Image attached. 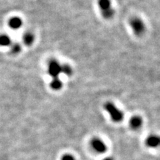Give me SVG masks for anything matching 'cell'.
Listing matches in <instances>:
<instances>
[{
    "label": "cell",
    "mask_w": 160,
    "mask_h": 160,
    "mask_svg": "<svg viewBox=\"0 0 160 160\" xmlns=\"http://www.w3.org/2000/svg\"><path fill=\"white\" fill-rule=\"evenodd\" d=\"M98 6L101 12L112 8L111 0H98Z\"/></svg>",
    "instance_id": "8"
},
{
    "label": "cell",
    "mask_w": 160,
    "mask_h": 160,
    "mask_svg": "<svg viewBox=\"0 0 160 160\" xmlns=\"http://www.w3.org/2000/svg\"><path fill=\"white\" fill-rule=\"evenodd\" d=\"M11 43V39L9 37L6 35H2L0 36V46H8Z\"/></svg>",
    "instance_id": "12"
},
{
    "label": "cell",
    "mask_w": 160,
    "mask_h": 160,
    "mask_svg": "<svg viewBox=\"0 0 160 160\" xmlns=\"http://www.w3.org/2000/svg\"><path fill=\"white\" fill-rule=\"evenodd\" d=\"M103 160H113V159L112 158H106L103 159Z\"/></svg>",
    "instance_id": "16"
},
{
    "label": "cell",
    "mask_w": 160,
    "mask_h": 160,
    "mask_svg": "<svg viewBox=\"0 0 160 160\" xmlns=\"http://www.w3.org/2000/svg\"><path fill=\"white\" fill-rule=\"evenodd\" d=\"M92 148L98 153H104L107 149L106 144L98 138H95L92 140Z\"/></svg>",
    "instance_id": "4"
},
{
    "label": "cell",
    "mask_w": 160,
    "mask_h": 160,
    "mask_svg": "<svg viewBox=\"0 0 160 160\" xmlns=\"http://www.w3.org/2000/svg\"><path fill=\"white\" fill-rule=\"evenodd\" d=\"M50 86L54 90H59L62 88V82L58 78H53Z\"/></svg>",
    "instance_id": "10"
},
{
    "label": "cell",
    "mask_w": 160,
    "mask_h": 160,
    "mask_svg": "<svg viewBox=\"0 0 160 160\" xmlns=\"http://www.w3.org/2000/svg\"><path fill=\"white\" fill-rule=\"evenodd\" d=\"M62 160H75V158L72 155L69 154H66L62 157Z\"/></svg>",
    "instance_id": "15"
},
{
    "label": "cell",
    "mask_w": 160,
    "mask_h": 160,
    "mask_svg": "<svg viewBox=\"0 0 160 160\" xmlns=\"http://www.w3.org/2000/svg\"><path fill=\"white\" fill-rule=\"evenodd\" d=\"M102 14L103 18H105L106 19H112L114 16L115 11L112 8H111L107 10H105V11H102Z\"/></svg>",
    "instance_id": "11"
},
{
    "label": "cell",
    "mask_w": 160,
    "mask_h": 160,
    "mask_svg": "<svg viewBox=\"0 0 160 160\" xmlns=\"http://www.w3.org/2000/svg\"><path fill=\"white\" fill-rule=\"evenodd\" d=\"M23 42L26 45V46H31V45L33 44L34 39H35V36L34 35L31 33V32H27L24 34L23 36Z\"/></svg>",
    "instance_id": "9"
},
{
    "label": "cell",
    "mask_w": 160,
    "mask_h": 160,
    "mask_svg": "<svg viewBox=\"0 0 160 160\" xmlns=\"http://www.w3.org/2000/svg\"><path fill=\"white\" fill-rule=\"evenodd\" d=\"M72 69L69 65L65 64L62 66V73L66 75V76H71L72 74Z\"/></svg>",
    "instance_id": "13"
},
{
    "label": "cell",
    "mask_w": 160,
    "mask_h": 160,
    "mask_svg": "<svg viewBox=\"0 0 160 160\" xmlns=\"http://www.w3.org/2000/svg\"><path fill=\"white\" fill-rule=\"evenodd\" d=\"M23 24L22 20L19 18L18 17H14L12 19H9V26L12 29H18L22 27Z\"/></svg>",
    "instance_id": "5"
},
{
    "label": "cell",
    "mask_w": 160,
    "mask_h": 160,
    "mask_svg": "<svg viewBox=\"0 0 160 160\" xmlns=\"http://www.w3.org/2000/svg\"><path fill=\"white\" fill-rule=\"evenodd\" d=\"M105 109L109 113L113 121L119 122H121L123 119V113L122 111L117 108V107L114 104L112 103H107L105 105Z\"/></svg>",
    "instance_id": "1"
},
{
    "label": "cell",
    "mask_w": 160,
    "mask_h": 160,
    "mask_svg": "<svg viewBox=\"0 0 160 160\" xmlns=\"http://www.w3.org/2000/svg\"><path fill=\"white\" fill-rule=\"evenodd\" d=\"M20 51H21V47H20L18 43L14 44L12 48V52L13 53H18Z\"/></svg>",
    "instance_id": "14"
},
{
    "label": "cell",
    "mask_w": 160,
    "mask_h": 160,
    "mask_svg": "<svg viewBox=\"0 0 160 160\" xmlns=\"http://www.w3.org/2000/svg\"><path fill=\"white\" fill-rule=\"evenodd\" d=\"M159 143V138L156 136H149L146 140V144L148 147L156 148Z\"/></svg>",
    "instance_id": "6"
},
{
    "label": "cell",
    "mask_w": 160,
    "mask_h": 160,
    "mask_svg": "<svg viewBox=\"0 0 160 160\" xmlns=\"http://www.w3.org/2000/svg\"><path fill=\"white\" fill-rule=\"evenodd\" d=\"M142 124V119L139 116H134L130 120V126L133 129H138Z\"/></svg>",
    "instance_id": "7"
},
{
    "label": "cell",
    "mask_w": 160,
    "mask_h": 160,
    "mask_svg": "<svg viewBox=\"0 0 160 160\" xmlns=\"http://www.w3.org/2000/svg\"><path fill=\"white\" fill-rule=\"evenodd\" d=\"M129 25L131 27L133 32L138 36L143 35L146 30V26L145 23L140 18H133L129 21Z\"/></svg>",
    "instance_id": "2"
},
{
    "label": "cell",
    "mask_w": 160,
    "mask_h": 160,
    "mask_svg": "<svg viewBox=\"0 0 160 160\" xmlns=\"http://www.w3.org/2000/svg\"><path fill=\"white\" fill-rule=\"evenodd\" d=\"M62 73V66L56 60H51L48 63V73L53 78H58Z\"/></svg>",
    "instance_id": "3"
}]
</instances>
